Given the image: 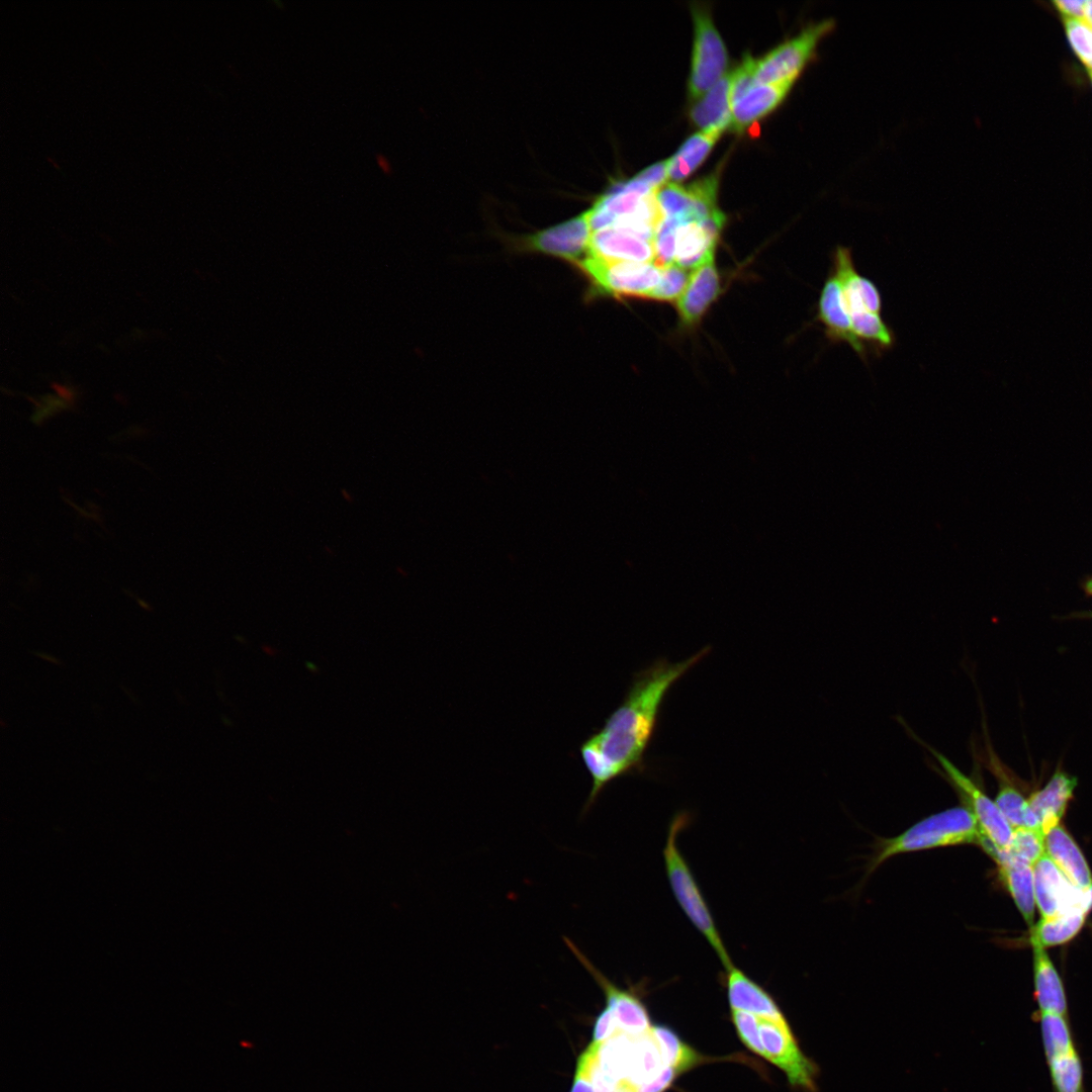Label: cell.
Returning a JSON list of instances; mask_svg holds the SVG:
<instances>
[{
    "label": "cell",
    "mask_w": 1092,
    "mask_h": 1092,
    "mask_svg": "<svg viewBox=\"0 0 1092 1092\" xmlns=\"http://www.w3.org/2000/svg\"><path fill=\"white\" fill-rule=\"evenodd\" d=\"M710 651L704 647L675 663L660 658L636 672L623 702L600 731L585 739L579 753L593 780L583 807L587 811L614 780L646 769L645 752L656 730L661 705L670 688Z\"/></svg>",
    "instance_id": "1"
},
{
    "label": "cell",
    "mask_w": 1092,
    "mask_h": 1092,
    "mask_svg": "<svg viewBox=\"0 0 1092 1092\" xmlns=\"http://www.w3.org/2000/svg\"><path fill=\"white\" fill-rule=\"evenodd\" d=\"M687 813H677L671 820L665 844L663 861L672 895L684 914L713 948L724 969L734 966L712 912L696 881V878L677 845L680 831L688 825Z\"/></svg>",
    "instance_id": "2"
},
{
    "label": "cell",
    "mask_w": 1092,
    "mask_h": 1092,
    "mask_svg": "<svg viewBox=\"0 0 1092 1092\" xmlns=\"http://www.w3.org/2000/svg\"><path fill=\"white\" fill-rule=\"evenodd\" d=\"M983 833L972 812L964 805L933 814L901 834L884 839L868 874L887 859L901 853L961 844H978Z\"/></svg>",
    "instance_id": "3"
},
{
    "label": "cell",
    "mask_w": 1092,
    "mask_h": 1092,
    "mask_svg": "<svg viewBox=\"0 0 1092 1092\" xmlns=\"http://www.w3.org/2000/svg\"><path fill=\"white\" fill-rule=\"evenodd\" d=\"M837 275L844 307L855 338L868 346H879L891 335L882 316L883 300L879 287L855 267L850 247L837 245L831 255V267Z\"/></svg>",
    "instance_id": "4"
},
{
    "label": "cell",
    "mask_w": 1092,
    "mask_h": 1092,
    "mask_svg": "<svg viewBox=\"0 0 1092 1092\" xmlns=\"http://www.w3.org/2000/svg\"><path fill=\"white\" fill-rule=\"evenodd\" d=\"M589 284V296L649 299L660 281L662 267L654 262L610 261L588 255L575 264Z\"/></svg>",
    "instance_id": "5"
},
{
    "label": "cell",
    "mask_w": 1092,
    "mask_h": 1092,
    "mask_svg": "<svg viewBox=\"0 0 1092 1092\" xmlns=\"http://www.w3.org/2000/svg\"><path fill=\"white\" fill-rule=\"evenodd\" d=\"M835 26L832 18L822 19L804 27L755 61L756 84H794L797 77L815 56L818 44Z\"/></svg>",
    "instance_id": "6"
},
{
    "label": "cell",
    "mask_w": 1092,
    "mask_h": 1092,
    "mask_svg": "<svg viewBox=\"0 0 1092 1092\" xmlns=\"http://www.w3.org/2000/svg\"><path fill=\"white\" fill-rule=\"evenodd\" d=\"M914 738L933 755L940 765L943 776L961 796L966 806L975 816L983 835L998 850H1006L1011 843L1013 828L1001 813L995 801H992L974 780L962 772L947 757L924 743L916 735Z\"/></svg>",
    "instance_id": "7"
},
{
    "label": "cell",
    "mask_w": 1092,
    "mask_h": 1092,
    "mask_svg": "<svg viewBox=\"0 0 1092 1092\" xmlns=\"http://www.w3.org/2000/svg\"><path fill=\"white\" fill-rule=\"evenodd\" d=\"M692 14L695 39L689 94L700 99L727 73L728 54L710 14L700 7H694Z\"/></svg>",
    "instance_id": "8"
},
{
    "label": "cell",
    "mask_w": 1092,
    "mask_h": 1092,
    "mask_svg": "<svg viewBox=\"0 0 1092 1092\" xmlns=\"http://www.w3.org/2000/svg\"><path fill=\"white\" fill-rule=\"evenodd\" d=\"M592 228L585 211L536 233L515 238V249L564 260L572 266L589 253Z\"/></svg>",
    "instance_id": "9"
},
{
    "label": "cell",
    "mask_w": 1092,
    "mask_h": 1092,
    "mask_svg": "<svg viewBox=\"0 0 1092 1092\" xmlns=\"http://www.w3.org/2000/svg\"><path fill=\"white\" fill-rule=\"evenodd\" d=\"M758 1025L765 1060L781 1069L792 1086L814 1091L816 1066L799 1048L787 1020L758 1016Z\"/></svg>",
    "instance_id": "10"
},
{
    "label": "cell",
    "mask_w": 1092,
    "mask_h": 1092,
    "mask_svg": "<svg viewBox=\"0 0 1092 1092\" xmlns=\"http://www.w3.org/2000/svg\"><path fill=\"white\" fill-rule=\"evenodd\" d=\"M1035 904L1041 918L1092 909V886H1075L1044 853L1033 864Z\"/></svg>",
    "instance_id": "11"
},
{
    "label": "cell",
    "mask_w": 1092,
    "mask_h": 1092,
    "mask_svg": "<svg viewBox=\"0 0 1092 1092\" xmlns=\"http://www.w3.org/2000/svg\"><path fill=\"white\" fill-rule=\"evenodd\" d=\"M718 177L710 175L682 186L671 182L656 192L663 218L701 221L722 211L717 206Z\"/></svg>",
    "instance_id": "12"
},
{
    "label": "cell",
    "mask_w": 1092,
    "mask_h": 1092,
    "mask_svg": "<svg viewBox=\"0 0 1092 1092\" xmlns=\"http://www.w3.org/2000/svg\"><path fill=\"white\" fill-rule=\"evenodd\" d=\"M564 942L604 991L606 1007L614 1015L619 1029L631 1035L649 1031L651 1024L648 1011L638 995L609 980L568 937H564Z\"/></svg>",
    "instance_id": "13"
},
{
    "label": "cell",
    "mask_w": 1092,
    "mask_h": 1092,
    "mask_svg": "<svg viewBox=\"0 0 1092 1092\" xmlns=\"http://www.w3.org/2000/svg\"><path fill=\"white\" fill-rule=\"evenodd\" d=\"M815 321L823 326L829 344H847L866 365L869 364L870 353L852 332L843 304L841 285L831 268L820 290Z\"/></svg>",
    "instance_id": "14"
},
{
    "label": "cell",
    "mask_w": 1092,
    "mask_h": 1092,
    "mask_svg": "<svg viewBox=\"0 0 1092 1092\" xmlns=\"http://www.w3.org/2000/svg\"><path fill=\"white\" fill-rule=\"evenodd\" d=\"M725 219L721 212L701 221L677 222L674 230L673 263L694 270L714 257Z\"/></svg>",
    "instance_id": "15"
},
{
    "label": "cell",
    "mask_w": 1092,
    "mask_h": 1092,
    "mask_svg": "<svg viewBox=\"0 0 1092 1092\" xmlns=\"http://www.w3.org/2000/svg\"><path fill=\"white\" fill-rule=\"evenodd\" d=\"M589 254L610 261L652 263L655 260L652 241L616 225L592 233Z\"/></svg>",
    "instance_id": "16"
},
{
    "label": "cell",
    "mask_w": 1092,
    "mask_h": 1092,
    "mask_svg": "<svg viewBox=\"0 0 1092 1092\" xmlns=\"http://www.w3.org/2000/svg\"><path fill=\"white\" fill-rule=\"evenodd\" d=\"M720 290V276L712 257L692 270L689 282L676 300L680 323L686 327L699 324Z\"/></svg>",
    "instance_id": "17"
},
{
    "label": "cell",
    "mask_w": 1092,
    "mask_h": 1092,
    "mask_svg": "<svg viewBox=\"0 0 1092 1092\" xmlns=\"http://www.w3.org/2000/svg\"><path fill=\"white\" fill-rule=\"evenodd\" d=\"M998 866L999 876L1011 895L1029 929L1033 927L1035 911L1033 867L1011 857L1005 850L990 855Z\"/></svg>",
    "instance_id": "18"
},
{
    "label": "cell",
    "mask_w": 1092,
    "mask_h": 1092,
    "mask_svg": "<svg viewBox=\"0 0 1092 1092\" xmlns=\"http://www.w3.org/2000/svg\"><path fill=\"white\" fill-rule=\"evenodd\" d=\"M725 973L731 1009L775 1020L786 1019L774 998L744 972L732 966Z\"/></svg>",
    "instance_id": "19"
},
{
    "label": "cell",
    "mask_w": 1092,
    "mask_h": 1092,
    "mask_svg": "<svg viewBox=\"0 0 1092 1092\" xmlns=\"http://www.w3.org/2000/svg\"><path fill=\"white\" fill-rule=\"evenodd\" d=\"M692 121L701 131L720 136L732 125L731 73H726L691 108Z\"/></svg>",
    "instance_id": "20"
},
{
    "label": "cell",
    "mask_w": 1092,
    "mask_h": 1092,
    "mask_svg": "<svg viewBox=\"0 0 1092 1092\" xmlns=\"http://www.w3.org/2000/svg\"><path fill=\"white\" fill-rule=\"evenodd\" d=\"M1044 842L1046 855L1075 886L1081 889L1092 886V874L1084 854L1061 824L1045 834Z\"/></svg>",
    "instance_id": "21"
},
{
    "label": "cell",
    "mask_w": 1092,
    "mask_h": 1092,
    "mask_svg": "<svg viewBox=\"0 0 1092 1092\" xmlns=\"http://www.w3.org/2000/svg\"><path fill=\"white\" fill-rule=\"evenodd\" d=\"M1033 948L1034 997L1036 1013L1069 1016L1068 1001L1062 979L1044 947L1031 942Z\"/></svg>",
    "instance_id": "22"
},
{
    "label": "cell",
    "mask_w": 1092,
    "mask_h": 1092,
    "mask_svg": "<svg viewBox=\"0 0 1092 1092\" xmlns=\"http://www.w3.org/2000/svg\"><path fill=\"white\" fill-rule=\"evenodd\" d=\"M1076 786V778L1057 770L1041 790L1027 799L1044 835L1060 824Z\"/></svg>",
    "instance_id": "23"
},
{
    "label": "cell",
    "mask_w": 1092,
    "mask_h": 1092,
    "mask_svg": "<svg viewBox=\"0 0 1092 1092\" xmlns=\"http://www.w3.org/2000/svg\"><path fill=\"white\" fill-rule=\"evenodd\" d=\"M793 84H754L732 103V127L743 131L754 121L776 109Z\"/></svg>",
    "instance_id": "24"
},
{
    "label": "cell",
    "mask_w": 1092,
    "mask_h": 1092,
    "mask_svg": "<svg viewBox=\"0 0 1092 1092\" xmlns=\"http://www.w3.org/2000/svg\"><path fill=\"white\" fill-rule=\"evenodd\" d=\"M1053 1092H1086L1084 1066L1076 1040L1043 1048Z\"/></svg>",
    "instance_id": "25"
},
{
    "label": "cell",
    "mask_w": 1092,
    "mask_h": 1092,
    "mask_svg": "<svg viewBox=\"0 0 1092 1092\" xmlns=\"http://www.w3.org/2000/svg\"><path fill=\"white\" fill-rule=\"evenodd\" d=\"M1086 915L1082 910H1074L1050 918H1040L1029 929L1030 942L1042 947L1066 943L1080 932Z\"/></svg>",
    "instance_id": "26"
},
{
    "label": "cell",
    "mask_w": 1092,
    "mask_h": 1092,
    "mask_svg": "<svg viewBox=\"0 0 1092 1092\" xmlns=\"http://www.w3.org/2000/svg\"><path fill=\"white\" fill-rule=\"evenodd\" d=\"M719 136L704 131L691 135L667 160V174L674 183L690 176L708 157Z\"/></svg>",
    "instance_id": "27"
},
{
    "label": "cell",
    "mask_w": 1092,
    "mask_h": 1092,
    "mask_svg": "<svg viewBox=\"0 0 1092 1092\" xmlns=\"http://www.w3.org/2000/svg\"><path fill=\"white\" fill-rule=\"evenodd\" d=\"M665 1066L673 1068L677 1074L688 1071L702 1062V1057L684 1042L670 1028L663 1025L651 1026Z\"/></svg>",
    "instance_id": "28"
},
{
    "label": "cell",
    "mask_w": 1092,
    "mask_h": 1092,
    "mask_svg": "<svg viewBox=\"0 0 1092 1092\" xmlns=\"http://www.w3.org/2000/svg\"><path fill=\"white\" fill-rule=\"evenodd\" d=\"M995 802L1013 829L1032 828L1041 830L1040 823L1030 809L1027 800L1017 789L1006 783L1003 778H1001Z\"/></svg>",
    "instance_id": "29"
},
{
    "label": "cell",
    "mask_w": 1092,
    "mask_h": 1092,
    "mask_svg": "<svg viewBox=\"0 0 1092 1092\" xmlns=\"http://www.w3.org/2000/svg\"><path fill=\"white\" fill-rule=\"evenodd\" d=\"M1045 835L1039 829L1016 828L1010 846L1005 850L1011 857L1033 864L1045 853Z\"/></svg>",
    "instance_id": "30"
},
{
    "label": "cell",
    "mask_w": 1092,
    "mask_h": 1092,
    "mask_svg": "<svg viewBox=\"0 0 1092 1092\" xmlns=\"http://www.w3.org/2000/svg\"><path fill=\"white\" fill-rule=\"evenodd\" d=\"M691 272L674 263L662 267L660 281L649 299L656 301H674L684 292Z\"/></svg>",
    "instance_id": "31"
},
{
    "label": "cell",
    "mask_w": 1092,
    "mask_h": 1092,
    "mask_svg": "<svg viewBox=\"0 0 1092 1092\" xmlns=\"http://www.w3.org/2000/svg\"><path fill=\"white\" fill-rule=\"evenodd\" d=\"M1062 19L1070 48L1086 69L1092 71V28L1085 20Z\"/></svg>",
    "instance_id": "32"
},
{
    "label": "cell",
    "mask_w": 1092,
    "mask_h": 1092,
    "mask_svg": "<svg viewBox=\"0 0 1092 1092\" xmlns=\"http://www.w3.org/2000/svg\"><path fill=\"white\" fill-rule=\"evenodd\" d=\"M731 1017L743 1044L757 1056L766 1059L760 1038L758 1016L742 1010L731 1009Z\"/></svg>",
    "instance_id": "33"
},
{
    "label": "cell",
    "mask_w": 1092,
    "mask_h": 1092,
    "mask_svg": "<svg viewBox=\"0 0 1092 1092\" xmlns=\"http://www.w3.org/2000/svg\"><path fill=\"white\" fill-rule=\"evenodd\" d=\"M619 1030L614 1015L605 1006L595 1021L592 1042L602 1043L614 1036Z\"/></svg>",
    "instance_id": "34"
},
{
    "label": "cell",
    "mask_w": 1092,
    "mask_h": 1092,
    "mask_svg": "<svg viewBox=\"0 0 1092 1092\" xmlns=\"http://www.w3.org/2000/svg\"><path fill=\"white\" fill-rule=\"evenodd\" d=\"M636 176L650 188L658 190L668 178L667 160L649 166Z\"/></svg>",
    "instance_id": "35"
},
{
    "label": "cell",
    "mask_w": 1092,
    "mask_h": 1092,
    "mask_svg": "<svg viewBox=\"0 0 1092 1092\" xmlns=\"http://www.w3.org/2000/svg\"><path fill=\"white\" fill-rule=\"evenodd\" d=\"M677 1075V1072L673 1068L665 1066L656 1078L640 1085L637 1088V1092H664L671 1086Z\"/></svg>",
    "instance_id": "36"
},
{
    "label": "cell",
    "mask_w": 1092,
    "mask_h": 1092,
    "mask_svg": "<svg viewBox=\"0 0 1092 1092\" xmlns=\"http://www.w3.org/2000/svg\"><path fill=\"white\" fill-rule=\"evenodd\" d=\"M1062 18L1084 20L1086 1L1057 0L1052 3Z\"/></svg>",
    "instance_id": "37"
},
{
    "label": "cell",
    "mask_w": 1092,
    "mask_h": 1092,
    "mask_svg": "<svg viewBox=\"0 0 1092 1092\" xmlns=\"http://www.w3.org/2000/svg\"><path fill=\"white\" fill-rule=\"evenodd\" d=\"M570 1092H596L590 1080L582 1073L576 1072Z\"/></svg>",
    "instance_id": "38"
},
{
    "label": "cell",
    "mask_w": 1092,
    "mask_h": 1092,
    "mask_svg": "<svg viewBox=\"0 0 1092 1092\" xmlns=\"http://www.w3.org/2000/svg\"><path fill=\"white\" fill-rule=\"evenodd\" d=\"M52 387L58 393V395L61 396L62 398H64L65 400H67V401H73L74 400L75 392H74L73 389H71V388H69V387H67L65 385H62L60 383H56V382L52 383Z\"/></svg>",
    "instance_id": "39"
},
{
    "label": "cell",
    "mask_w": 1092,
    "mask_h": 1092,
    "mask_svg": "<svg viewBox=\"0 0 1092 1092\" xmlns=\"http://www.w3.org/2000/svg\"><path fill=\"white\" fill-rule=\"evenodd\" d=\"M375 158H376V162H377V165L379 166V168L385 174H390L391 173V165H390L389 160L384 155L379 154V153L376 154Z\"/></svg>",
    "instance_id": "40"
},
{
    "label": "cell",
    "mask_w": 1092,
    "mask_h": 1092,
    "mask_svg": "<svg viewBox=\"0 0 1092 1092\" xmlns=\"http://www.w3.org/2000/svg\"><path fill=\"white\" fill-rule=\"evenodd\" d=\"M1084 20L1092 28V0L1086 1Z\"/></svg>",
    "instance_id": "41"
},
{
    "label": "cell",
    "mask_w": 1092,
    "mask_h": 1092,
    "mask_svg": "<svg viewBox=\"0 0 1092 1092\" xmlns=\"http://www.w3.org/2000/svg\"><path fill=\"white\" fill-rule=\"evenodd\" d=\"M1087 72H1088V76H1089L1090 82H1091V84H1092V71H1091V70H1087Z\"/></svg>",
    "instance_id": "42"
},
{
    "label": "cell",
    "mask_w": 1092,
    "mask_h": 1092,
    "mask_svg": "<svg viewBox=\"0 0 1092 1092\" xmlns=\"http://www.w3.org/2000/svg\"><path fill=\"white\" fill-rule=\"evenodd\" d=\"M1088 589L1092 592V580L1088 583Z\"/></svg>",
    "instance_id": "43"
}]
</instances>
